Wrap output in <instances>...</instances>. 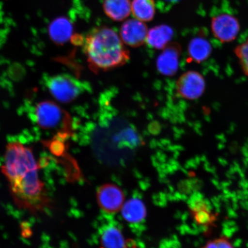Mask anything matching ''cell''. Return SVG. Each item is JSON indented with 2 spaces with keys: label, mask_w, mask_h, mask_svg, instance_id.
<instances>
[{
  "label": "cell",
  "mask_w": 248,
  "mask_h": 248,
  "mask_svg": "<svg viewBox=\"0 0 248 248\" xmlns=\"http://www.w3.org/2000/svg\"><path fill=\"white\" fill-rule=\"evenodd\" d=\"M38 170L30 148L17 142L7 145L1 171L7 179L15 203L32 213L41 212L49 203Z\"/></svg>",
  "instance_id": "cell-1"
},
{
  "label": "cell",
  "mask_w": 248,
  "mask_h": 248,
  "mask_svg": "<svg viewBox=\"0 0 248 248\" xmlns=\"http://www.w3.org/2000/svg\"><path fill=\"white\" fill-rule=\"evenodd\" d=\"M83 49L89 67L94 73L115 69L129 60V52L122 39L107 27L93 29L86 37Z\"/></svg>",
  "instance_id": "cell-2"
},
{
  "label": "cell",
  "mask_w": 248,
  "mask_h": 248,
  "mask_svg": "<svg viewBox=\"0 0 248 248\" xmlns=\"http://www.w3.org/2000/svg\"><path fill=\"white\" fill-rule=\"evenodd\" d=\"M47 86L56 100L63 103L73 101L82 92L80 83L73 78L66 75L51 78L48 81Z\"/></svg>",
  "instance_id": "cell-3"
},
{
  "label": "cell",
  "mask_w": 248,
  "mask_h": 248,
  "mask_svg": "<svg viewBox=\"0 0 248 248\" xmlns=\"http://www.w3.org/2000/svg\"><path fill=\"white\" fill-rule=\"evenodd\" d=\"M240 29L239 21L231 14L217 15L211 21V30L213 35L222 43L234 41L237 38Z\"/></svg>",
  "instance_id": "cell-4"
},
{
  "label": "cell",
  "mask_w": 248,
  "mask_h": 248,
  "mask_svg": "<svg viewBox=\"0 0 248 248\" xmlns=\"http://www.w3.org/2000/svg\"><path fill=\"white\" fill-rule=\"evenodd\" d=\"M205 89V79L197 71H187L183 74L176 82L178 94L186 100H197L203 94Z\"/></svg>",
  "instance_id": "cell-5"
},
{
  "label": "cell",
  "mask_w": 248,
  "mask_h": 248,
  "mask_svg": "<svg viewBox=\"0 0 248 248\" xmlns=\"http://www.w3.org/2000/svg\"><path fill=\"white\" fill-rule=\"evenodd\" d=\"M35 116L38 125L46 129L57 128L66 120L63 110L52 101H43L37 105Z\"/></svg>",
  "instance_id": "cell-6"
},
{
  "label": "cell",
  "mask_w": 248,
  "mask_h": 248,
  "mask_svg": "<svg viewBox=\"0 0 248 248\" xmlns=\"http://www.w3.org/2000/svg\"><path fill=\"white\" fill-rule=\"evenodd\" d=\"M97 199L98 205L102 210L113 214L122 209L125 197L122 189L117 186L107 184L98 189Z\"/></svg>",
  "instance_id": "cell-7"
},
{
  "label": "cell",
  "mask_w": 248,
  "mask_h": 248,
  "mask_svg": "<svg viewBox=\"0 0 248 248\" xmlns=\"http://www.w3.org/2000/svg\"><path fill=\"white\" fill-rule=\"evenodd\" d=\"M148 32L147 25L136 18L127 20L120 29V38L127 46L139 47L146 42Z\"/></svg>",
  "instance_id": "cell-8"
},
{
  "label": "cell",
  "mask_w": 248,
  "mask_h": 248,
  "mask_svg": "<svg viewBox=\"0 0 248 248\" xmlns=\"http://www.w3.org/2000/svg\"><path fill=\"white\" fill-rule=\"evenodd\" d=\"M181 46L177 43H170L163 49L156 62L157 70L166 76H172L177 72Z\"/></svg>",
  "instance_id": "cell-9"
},
{
  "label": "cell",
  "mask_w": 248,
  "mask_h": 248,
  "mask_svg": "<svg viewBox=\"0 0 248 248\" xmlns=\"http://www.w3.org/2000/svg\"><path fill=\"white\" fill-rule=\"evenodd\" d=\"M191 215L194 221L198 225L209 230L215 225L217 221V214L212 210L206 202L201 198H194L189 204Z\"/></svg>",
  "instance_id": "cell-10"
},
{
  "label": "cell",
  "mask_w": 248,
  "mask_h": 248,
  "mask_svg": "<svg viewBox=\"0 0 248 248\" xmlns=\"http://www.w3.org/2000/svg\"><path fill=\"white\" fill-rule=\"evenodd\" d=\"M131 0H104L103 9L110 19L122 21L131 14Z\"/></svg>",
  "instance_id": "cell-11"
},
{
  "label": "cell",
  "mask_w": 248,
  "mask_h": 248,
  "mask_svg": "<svg viewBox=\"0 0 248 248\" xmlns=\"http://www.w3.org/2000/svg\"><path fill=\"white\" fill-rule=\"evenodd\" d=\"M212 46L203 36H196L192 39L188 46L189 60L200 63L208 59L212 54Z\"/></svg>",
  "instance_id": "cell-12"
},
{
  "label": "cell",
  "mask_w": 248,
  "mask_h": 248,
  "mask_svg": "<svg viewBox=\"0 0 248 248\" xmlns=\"http://www.w3.org/2000/svg\"><path fill=\"white\" fill-rule=\"evenodd\" d=\"M173 34V31L170 27L160 25L148 30L146 42L153 48L163 49L169 44Z\"/></svg>",
  "instance_id": "cell-13"
},
{
  "label": "cell",
  "mask_w": 248,
  "mask_h": 248,
  "mask_svg": "<svg viewBox=\"0 0 248 248\" xmlns=\"http://www.w3.org/2000/svg\"><path fill=\"white\" fill-rule=\"evenodd\" d=\"M122 210L124 219L132 224L142 221L147 215L144 203L138 198H132L127 201L123 204Z\"/></svg>",
  "instance_id": "cell-14"
},
{
  "label": "cell",
  "mask_w": 248,
  "mask_h": 248,
  "mask_svg": "<svg viewBox=\"0 0 248 248\" xmlns=\"http://www.w3.org/2000/svg\"><path fill=\"white\" fill-rule=\"evenodd\" d=\"M49 32L52 41L58 45H63L72 36L73 27L69 20L62 17L51 23Z\"/></svg>",
  "instance_id": "cell-15"
},
{
  "label": "cell",
  "mask_w": 248,
  "mask_h": 248,
  "mask_svg": "<svg viewBox=\"0 0 248 248\" xmlns=\"http://www.w3.org/2000/svg\"><path fill=\"white\" fill-rule=\"evenodd\" d=\"M131 14L142 22L153 20L156 14L155 0H132Z\"/></svg>",
  "instance_id": "cell-16"
},
{
  "label": "cell",
  "mask_w": 248,
  "mask_h": 248,
  "mask_svg": "<svg viewBox=\"0 0 248 248\" xmlns=\"http://www.w3.org/2000/svg\"><path fill=\"white\" fill-rule=\"evenodd\" d=\"M122 231L114 226H108L100 236L101 248H125L127 246Z\"/></svg>",
  "instance_id": "cell-17"
},
{
  "label": "cell",
  "mask_w": 248,
  "mask_h": 248,
  "mask_svg": "<svg viewBox=\"0 0 248 248\" xmlns=\"http://www.w3.org/2000/svg\"><path fill=\"white\" fill-rule=\"evenodd\" d=\"M234 53L239 61L242 70L248 77V39L236 46Z\"/></svg>",
  "instance_id": "cell-18"
},
{
  "label": "cell",
  "mask_w": 248,
  "mask_h": 248,
  "mask_svg": "<svg viewBox=\"0 0 248 248\" xmlns=\"http://www.w3.org/2000/svg\"><path fill=\"white\" fill-rule=\"evenodd\" d=\"M201 248H235L228 237L221 236L210 240Z\"/></svg>",
  "instance_id": "cell-19"
},
{
  "label": "cell",
  "mask_w": 248,
  "mask_h": 248,
  "mask_svg": "<svg viewBox=\"0 0 248 248\" xmlns=\"http://www.w3.org/2000/svg\"><path fill=\"white\" fill-rule=\"evenodd\" d=\"M125 248H137L135 244H133V242L131 241H128L127 242V246Z\"/></svg>",
  "instance_id": "cell-20"
},
{
  "label": "cell",
  "mask_w": 248,
  "mask_h": 248,
  "mask_svg": "<svg viewBox=\"0 0 248 248\" xmlns=\"http://www.w3.org/2000/svg\"><path fill=\"white\" fill-rule=\"evenodd\" d=\"M169 1H174V0H169Z\"/></svg>",
  "instance_id": "cell-21"
}]
</instances>
